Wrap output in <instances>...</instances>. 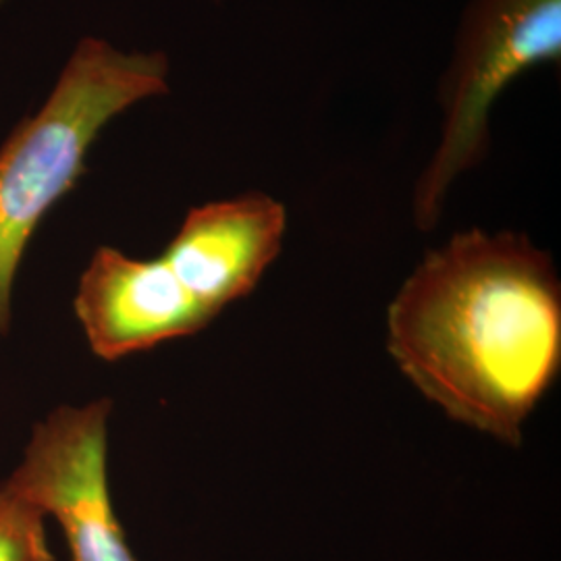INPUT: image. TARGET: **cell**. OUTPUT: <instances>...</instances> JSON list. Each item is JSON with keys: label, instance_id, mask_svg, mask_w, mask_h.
Listing matches in <instances>:
<instances>
[{"label": "cell", "instance_id": "6", "mask_svg": "<svg viewBox=\"0 0 561 561\" xmlns=\"http://www.w3.org/2000/svg\"><path fill=\"white\" fill-rule=\"evenodd\" d=\"M285 233V206L268 194L248 192L192 208L161 259L217 319L229 304L256 289L277 261Z\"/></svg>", "mask_w": 561, "mask_h": 561}, {"label": "cell", "instance_id": "2", "mask_svg": "<svg viewBox=\"0 0 561 561\" xmlns=\"http://www.w3.org/2000/svg\"><path fill=\"white\" fill-rule=\"evenodd\" d=\"M169 92L162 53H125L85 38L36 117L0 148V337L11 322L21 256L48 210L78 183L102 129L123 111Z\"/></svg>", "mask_w": 561, "mask_h": 561}, {"label": "cell", "instance_id": "1", "mask_svg": "<svg viewBox=\"0 0 561 561\" xmlns=\"http://www.w3.org/2000/svg\"><path fill=\"white\" fill-rule=\"evenodd\" d=\"M387 347L451 421L518 447L561 370L556 262L524 233H456L389 304Z\"/></svg>", "mask_w": 561, "mask_h": 561}, {"label": "cell", "instance_id": "7", "mask_svg": "<svg viewBox=\"0 0 561 561\" xmlns=\"http://www.w3.org/2000/svg\"><path fill=\"white\" fill-rule=\"evenodd\" d=\"M46 514L9 489L0 486V561H55L46 541Z\"/></svg>", "mask_w": 561, "mask_h": 561}, {"label": "cell", "instance_id": "3", "mask_svg": "<svg viewBox=\"0 0 561 561\" xmlns=\"http://www.w3.org/2000/svg\"><path fill=\"white\" fill-rule=\"evenodd\" d=\"M560 60L561 0H468L439 88L442 138L414 192L419 229L439 222L454 183L489 154L491 113L503 92Z\"/></svg>", "mask_w": 561, "mask_h": 561}, {"label": "cell", "instance_id": "4", "mask_svg": "<svg viewBox=\"0 0 561 561\" xmlns=\"http://www.w3.org/2000/svg\"><path fill=\"white\" fill-rule=\"evenodd\" d=\"M113 403L60 405L34 431L23 461L4 482L59 522L71 561H138L108 486Z\"/></svg>", "mask_w": 561, "mask_h": 561}, {"label": "cell", "instance_id": "5", "mask_svg": "<svg viewBox=\"0 0 561 561\" xmlns=\"http://www.w3.org/2000/svg\"><path fill=\"white\" fill-rule=\"evenodd\" d=\"M76 314L102 360H121L215 321L161 256L141 261L102 245L80 279Z\"/></svg>", "mask_w": 561, "mask_h": 561}]
</instances>
